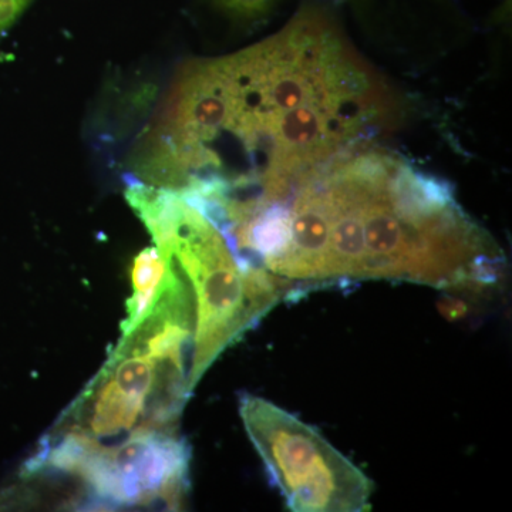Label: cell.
Returning a JSON list of instances; mask_svg holds the SVG:
<instances>
[{
  "instance_id": "6da1fadb",
  "label": "cell",
  "mask_w": 512,
  "mask_h": 512,
  "mask_svg": "<svg viewBox=\"0 0 512 512\" xmlns=\"http://www.w3.org/2000/svg\"><path fill=\"white\" fill-rule=\"evenodd\" d=\"M397 110L332 18L306 6L258 45L185 64L136 168L147 184L198 200L266 197L312 165L370 146Z\"/></svg>"
},
{
  "instance_id": "7a4b0ae2",
  "label": "cell",
  "mask_w": 512,
  "mask_h": 512,
  "mask_svg": "<svg viewBox=\"0 0 512 512\" xmlns=\"http://www.w3.org/2000/svg\"><path fill=\"white\" fill-rule=\"evenodd\" d=\"M242 241L259 268L298 295L399 281L483 296L505 268L450 185L370 146L312 165L256 201Z\"/></svg>"
},
{
  "instance_id": "3957f363",
  "label": "cell",
  "mask_w": 512,
  "mask_h": 512,
  "mask_svg": "<svg viewBox=\"0 0 512 512\" xmlns=\"http://www.w3.org/2000/svg\"><path fill=\"white\" fill-rule=\"evenodd\" d=\"M126 198L158 251L174 259L192 286L197 305L190 389L266 313L292 296V286L242 269L220 229L178 192L126 177Z\"/></svg>"
},
{
  "instance_id": "277c9868",
  "label": "cell",
  "mask_w": 512,
  "mask_h": 512,
  "mask_svg": "<svg viewBox=\"0 0 512 512\" xmlns=\"http://www.w3.org/2000/svg\"><path fill=\"white\" fill-rule=\"evenodd\" d=\"M191 450L180 433L137 434L116 444L46 433L23 467L26 478H67L82 485L83 507L183 510Z\"/></svg>"
},
{
  "instance_id": "5b68a950",
  "label": "cell",
  "mask_w": 512,
  "mask_h": 512,
  "mask_svg": "<svg viewBox=\"0 0 512 512\" xmlns=\"http://www.w3.org/2000/svg\"><path fill=\"white\" fill-rule=\"evenodd\" d=\"M191 362L161 355L133 335L121 336L104 365L47 433L96 444L137 434L180 433L190 389Z\"/></svg>"
},
{
  "instance_id": "8992f818",
  "label": "cell",
  "mask_w": 512,
  "mask_h": 512,
  "mask_svg": "<svg viewBox=\"0 0 512 512\" xmlns=\"http://www.w3.org/2000/svg\"><path fill=\"white\" fill-rule=\"evenodd\" d=\"M239 416L289 510L363 512L372 508V480L315 427L252 394L239 399Z\"/></svg>"
},
{
  "instance_id": "52a82bcc",
  "label": "cell",
  "mask_w": 512,
  "mask_h": 512,
  "mask_svg": "<svg viewBox=\"0 0 512 512\" xmlns=\"http://www.w3.org/2000/svg\"><path fill=\"white\" fill-rule=\"evenodd\" d=\"M167 259L161 255L157 247L143 249L136 256L131 269L133 295L127 301V316L121 322V335H127L146 318L167 281Z\"/></svg>"
},
{
  "instance_id": "ba28073f",
  "label": "cell",
  "mask_w": 512,
  "mask_h": 512,
  "mask_svg": "<svg viewBox=\"0 0 512 512\" xmlns=\"http://www.w3.org/2000/svg\"><path fill=\"white\" fill-rule=\"evenodd\" d=\"M224 15L241 22L264 18L274 8L276 0H211Z\"/></svg>"
},
{
  "instance_id": "9c48e42d",
  "label": "cell",
  "mask_w": 512,
  "mask_h": 512,
  "mask_svg": "<svg viewBox=\"0 0 512 512\" xmlns=\"http://www.w3.org/2000/svg\"><path fill=\"white\" fill-rule=\"evenodd\" d=\"M33 0H0V39L13 28Z\"/></svg>"
}]
</instances>
